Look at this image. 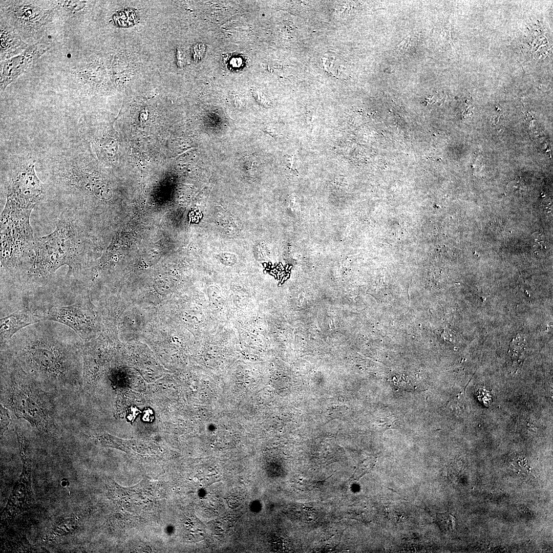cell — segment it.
I'll return each mask as SVG.
<instances>
[{"mask_svg": "<svg viewBox=\"0 0 553 553\" xmlns=\"http://www.w3.org/2000/svg\"><path fill=\"white\" fill-rule=\"evenodd\" d=\"M78 344L71 346L39 325L21 331L5 346L30 376L63 384L77 375Z\"/></svg>", "mask_w": 553, "mask_h": 553, "instance_id": "6da1fadb", "label": "cell"}, {"mask_svg": "<svg viewBox=\"0 0 553 553\" xmlns=\"http://www.w3.org/2000/svg\"><path fill=\"white\" fill-rule=\"evenodd\" d=\"M83 246L80 217L63 211L52 233L35 238L28 275L47 279L63 265L69 267L67 275H76L82 265Z\"/></svg>", "mask_w": 553, "mask_h": 553, "instance_id": "7a4b0ae2", "label": "cell"}, {"mask_svg": "<svg viewBox=\"0 0 553 553\" xmlns=\"http://www.w3.org/2000/svg\"><path fill=\"white\" fill-rule=\"evenodd\" d=\"M3 376L2 405L17 418L27 420L39 431H50L53 425L51 405L30 376L15 360L3 371Z\"/></svg>", "mask_w": 553, "mask_h": 553, "instance_id": "3957f363", "label": "cell"}, {"mask_svg": "<svg viewBox=\"0 0 553 553\" xmlns=\"http://www.w3.org/2000/svg\"><path fill=\"white\" fill-rule=\"evenodd\" d=\"M32 209L6 202L1 216V265L15 272L32 253L35 238L30 223Z\"/></svg>", "mask_w": 553, "mask_h": 553, "instance_id": "277c9868", "label": "cell"}, {"mask_svg": "<svg viewBox=\"0 0 553 553\" xmlns=\"http://www.w3.org/2000/svg\"><path fill=\"white\" fill-rule=\"evenodd\" d=\"M40 321L62 324L73 329L83 340L89 339L96 326V314L87 299L79 296L70 305H53L34 310Z\"/></svg>", "mask_w": 553, "mask_h": 553, "instance_id": "5b68a950", "label": "cell"}, {"mask_svg": "<svg viewBox=\"0 0 553 553\" xmlns=\"http://www.w3.org/2000/svg\"><path fill=\"white\" fill-rule=\"evenodd\" d=\"M44 192L42 184L34 171V162H29L18 168L9 180L6 202L32 210Z\"/></svg>", "mask_w": 553, "mask_h": 553, "instance_id": "8992f818", "label": "cell"}, {"mask_svg": "<svg viewBox=\"0 0 553 553\" xmlns=\"http://www.w3.org/2000/svg\"><path fill=\"white\" fill-rule=\"evenodd\" d=\"M51 47L50 42L41 41L28 47L19 55L1 62V92H3Z\"/></svg>", "mask_w": 553, "mask_h": 553, "instance_id": "52a82bcc", "label": "cell"}, {"mask_svg": "<svg viewBox=\"0 0 553 553\" xmlns=\"http://www.w3.org/2000/svg\"><path fill=\"white\" fill-rule=\"evenodd\" d=\"M7 12L21 29L30 32L43 29L49 20L51 12L24 4L11 5Z\"/></svg>", "mask_w": 553, "mask_h": 553, "instance_id": "ba28073f", "label": "cell"}, {"mask_svg": "<svg viewBox=\"0 0 553 553\" xmlns=\"http://www.w3.org/2000/svg\"><path fill=\"white\" fill-rule=\"evenodd\" d=\"M23 470L19 480L14 486L8 502L4 509L7 515L15 516L23 512L29 504L31 490L30 481L29 460L22 461Z\"/></svg>", "mask_w": 553, "mask_h": 553, "instance_id": "9c48e42d", "label": "cell"}, {"mask_svg": "<svg viewBox=\"0 0 553 553\" xmlns=\"http://www.w3.org/2000/svg\"><path fill=\"white\" fill-rule=\"evenodd\" d=\"M40 322L34 310L29 309L18 310L2 318L0 322L1 347L5 346L18 331Z\"/></svg>", "mask_w": 553, "mask_h": 553, "instance_id": "30bf717a", "label": "cell"}, {"mask_svg": "<svg viewBox=\"0 0 553 553\" xmlns=\"http://www.w3.org/2000/svg\"><path fill=\"white\" fill-rule=\"evenodd\" d=\"M28 47L13 28L1 23V59L5 60L22 53Z\"/></svg>", "mask_w": 553, "mask_h": 553, "instance_id": "8fae6325", "label": "cell"}, {"mask_svg": "<svg viewBox=\"0 0 553 553\" xmlns=\"http://www.w3.org/2000/svg\"><path fill=\"white\" fill-rule=\"evenodd\" d=\"M240 166L248 175L253 176L258 167V158L254 155L245 156L241 160Z\"/></svg>", "mask_w": 553, "mask_h": 553, "instance_id": "7c38bea8", "label": "cell"}, {"mask_svg": "<svg viewBox=\"0 0 553 553\" xmlns=\"http://www.w3.org/2000/svg\"><path fill=\"white\" fill-rule=\"evenodd\" d=\"M1 436L7 430L11 419L8 409L1 404L0 407Z\"/></svg>", "mask_w": 553, "mask_h": 553, "instance_id": "4fadbf2b", "label": "cell"}, {"mask_svg": "<svg viewBox=\"0 0 553 553\" xmlns=\"http://www.w3.org/2000/svg\"><path fill=\"white\" fill-rule=\"evenodd\" d=\"M478 399L485 406H488L492 403V396L489 391L483 389H478L476 393Z\"/></svg>", "mask_w": 553, "mask_h": 553, "instance_id": "5bb4252c", "label": "cell"}, {"mask_svg": "<svg viewBox=\"0 0 553 553\" xmlns=\"http://www.w3.org/2000/svg\"><path fill=\"white\" fill-rule=\"evenodd\" d=\"M251 93L256 100L259 104L265 107L269 106V103L268 102L265 96L261 91L258 90L253 89Z\"/></svg>", "mask_w": 553, "mask_h": 553, "instance_id": "9a60e30c", "label": "cell"}, {"mask_svg": "<svg viewBox=\"0 0 553 553\" xmlns=\"http://www.w3.org/2000/svg\"><path fill=\"white\" fill-rule=\"evenodd\" d=\"M63 6L73 11H78L83 8L84 3L80 1H63Z\"/></svg>", "mask_w": 553, "mask_h": 553, "instance_id": "2e32d148", "label": "cell"}, {"mask_svg": "<svg viewBox=\"0 0 553 553\" xmlns=\"http://www.w3.org/2000/svg\"><path fill=\"white\" fill-rule=\"evenodd\" d=\"M205 47L204 44H199L194 47V57L196 60L200 59L205 52Z\"/></svg>", "mask_w": 553, "mask_h": 553, "instance_id": "e0dca14e", "label": "cell"}, {"mask_svg": "<svg viewBox=\"0 0 553 553\" xmlns=\"http://www.w3.org/2000/svg\"><path fill=\"white\" fill-rule=\"evenodd\" d=\"M177 61L178 67L182 68L185 64V56L184 53L179 48H177Z\"/></svg>", "mask_w": 553, "mask_h": 553, "instance_id": "ac0fdd59", "label": "cell"}, {"mask_svg": "<svg viewBox=\"0 0 553 553\" xmlns=\"http://www.w3.org/2000/svg\"><path fill=\"white\" fill-rule=\"evenodd\" d=\"M409 37H410V36H408V37H406V38H405V39H403V40H402V41H401V42H400V44H398V45H397V49H399V48H400V47H402V45H403V44H405V42L406 41L407 39H408V38H409Z\"/></svg>", "mask_w": 553, "mask_h": 553, "instance_id": "d6986e66", "label": "cell"}, {"mask_svg": "<svg viewBox=\"0 0 553 553\" xmlns=\"http://www.w3.org/2000/svg\"><path fill=\"white\" fill-rule=\"evenodd\" d=\"M193 480L195 482H197L198 481V479L197 478H194Z\"/></svg>", "mask_w": 553, "mask_h": 553, "instance_id": "ffe728a7", "label": "cell"}]
</instances>
